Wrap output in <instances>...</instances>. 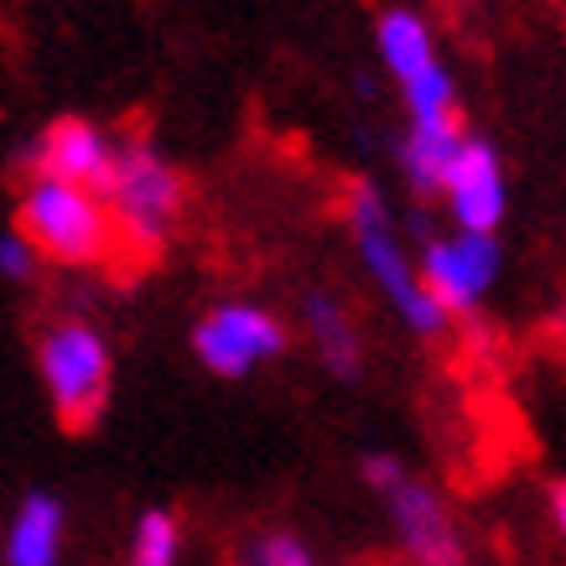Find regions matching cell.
Returning a JSON list of instances; mask_svg holds the SVG:
<instances>
[{
	"mask_svg": "<svg viewBox=\"0 0 566 566\" xmlns=\"http://www.w3.org/2000/svg\"><path fill=\"white\" fill-rule=\"evenodd\" d=\"M344 213H348V234H354V244H359L364 271L375 275V286L385 292V302L395 307V317L411 327V333H421V338H437V333L447 327V312H442V302L427 292L421 265H411V255L400 250V234H395V223H390L385 192H379L369 177L348 182Z\"/></svg>",
	"mask_w": 566,
	"mask_h": 566,
	"instance_id": "obj_1",
	"label": "cell"
},
{
	"mask_svg": "<svg viewBox=\"0 0 566 566\" xmlns=\"http://www.w3.org/2000/svg\"><path fill=\"white\" fill-rule=\"evenodd\" d=\"M17 229L36 244V255L57 260V265H94L109 255V244L120 234L99 192L57 182V177H27Z\"/></svg>",
	"mask_w": 566,
	"mask_h": 566,
	"instance_id": "obj_2",
	"label": "cell"
},
{
	"mask_svg": "<svg viewBox=\"0 0 566 566\" xmlns=\"http://www.w3.org/2000/svg\"><path fill=\"white\" fill-rule=\"evenodd\" d=\"M99 198L109 203L125 240L151 255V250H161V240L172 234L177 213H182V177L151 140L125 136L115 146V167H109V182Z\"/></svg>",
	"mask_w": 566,
	"mask_h": 566,
	"instance_id": "obj_3",
	"label": "cell"
},
{
	"mask_svg": "<svg viewBox=\"0 0 566 566\" xmlns=\"http://www.w3.org/2000/svg\"><path fill=\"white\" fill-rule=\"evenodd\" d=\"M48 400L69 431H88L109 406V344L88 323H57L36 344Z\"/></svg>",
	"mask_w": 566,
	"mask_h": 566,
	"instance_id": "obj_4",
	"label": "cell"
},
{
	"mask_svg": "<svg viewBox=\"0 0 566 566\" xmlns=\"http://www.w3.org/2000/svg\"><path fill=\"white\" fill-rule=\"evenodd\" d=\"M192 354L223 379H244L250 369L286 354V323L250 302H223L192 327Z\"/></svg>",
	"mask_w": 566,
	"mask_h": 566,
	"instance_id": "obj_5",
	"label": "cell"
},
{
	"mask_svg": "<svg viewBox=\"0 0 566 566\" xmlns=\"http://www.w3.org/2000/svg\"><path fill=\"white\" fill-rule=\"evenodd\" d=\"M421 281H427V292L442 302L447 317H468V312L479 307L489 286L499 281V240L494 234H452V240H427L421 244Z\"/></svg>",
	"mask_w": 566,
	"mask_h": 566,
	"instance_id": "obj_6",
	"label": "cell"
},
{
	"mask_svg": "<svg viewBox=\"0 0 566 566\" xmlns=\"http://www.w3.org/2000/svg\"><path fill=\"white\" fill-rule=\"evenodd\" d=\"M115 146L94 120H78V115H63L52 120L48 130H36L21 151V167L27 177H57V182H73V188H94L104 192L109 182V167H115Z\"/></svg>",
	"mask_w": 566,
	"mask_h": 566,
	"instance_id": "obj_7",
	"label": "cell"
},
{
	"mask_svg": "<svg viewBox=\"0 0 566 566\" xmlns=\"http://www.w3.org/2000/svg\"><path fill=\"white\" fill-rule=\"evenodd\" d=\"M447 208L463 234H494L504 223V208H510V188H504V167H499V151L489 140L468 136L463 156L452 161L447 172V188H442Z\"/></svg>",
	"mask_w": 566,
	"mask_h": 566,
	"instance_id": "obj_8",
	"label": "cell"
},
{
	"mask_svg": "<svg viewBox=\"0 0 566 566\" xmlns=\"http://www.w3.org/2000/svg\"><path fill=\"white\" fill-rule=\"evenodd\" d=\"M390 520H395V541L411 556V566H463V541L458 525L447 515V504L431 494L427 483H400L390 499Z\"/></svg>",
	"mask_w": 566,
	"mask_h": 566,
	"instance_id": "obj_9",
	"label": "cell"
},
{
	"mask_svg": "<svg viewBox=\"0 0 566 566\" xmlns=\"http://www.w3.org/2000/svg\"><path fill=\"white\" fill-rule=\"evenodd\" d=\"M468 146V130L463 120H411L406 136H400V177L411 182L416 198H431V192L447 188V172L452 161L463 156Z\"/></svg>",
	"mask_w": 566,
	"mask_h": 566,
	"instance_id": "obj_10",
	"label": "cell"
},
{
	"mask_svg": "<svg viewBox=\"0 0 566 566\" xmlns=\"http://www.w3.org/2000/svg\"><path fill=\"white\" fill-rule=\"evenodd\" d=\"M63 562V499L48 489L17 504V515L6 525V566H57Z\"/></svg>",
	"mask_w": 566,
	"mask_h": 566,
	"instance_id": "obj_11",
	"label": "cell"
},
{
	"mask_svg": "<svg viewBox=\"0 0 566 566\" xmlns=\"http://www.w3.org/2000/svg\"><path fill=\"white\" fill-rule=\"evenodd\" d=\"M375 42H379V63L395 73V84L406 88L411 78H421V73L437 69V42H431V27L416 11H406V6H395V11H385L375 27Z\"/></svg>",
	"mask_w": 566,
	"mask_h": 566,
	"instance_id": "obj_12",
	"label": "cell"
},
{
	"mask_svg": "<svg viewBox=\"0 0 566 566\" xmlns=\"http://www.w3.org/2000/svg\"><path fill=\"white\" fill-rule=\"evenodd\" d=\"M307 338H312V348H317V359L338 379L359 375V359H364L359 333H354V317H348V307L333 292L307 296Z\"/></svg>",
	"mask_w": 566,
	"mask_h": 566,
	"instance_id": "obj_13",
	"label": "cell"
},
{
	"mask_svg": "<svg viewBox=\"0 0 566 566\" xmlns=\"http://www.w3.org/2000/svg\"><path fill=\"white\" fill-rule=\"evenodd\" d=\"M182 556V531L172 510H146L130 535V566H177Z\"/></svg>",
	"mask_w": 566,
	"mask_h": 566,
	"instance_id": "obj_14",
	"label": "cell"
},
{
	"mask_svg": "<svg viewBox=\"0 0 566 566\" xmlns=\"http://www.w3.org/2000/svg\"><path fill=\"white\" fill-rule=\"evenodd\" d=\"M400 94H406L411 120H452V115H458V88H452V78H447L442 63H437L431 73H421V78H411Z\"/></svg>",
	"mask_w": 566,
	"mask_h": 566,
	"instance_id": "obj_15",
	"label": "cell"
},
{
	"mask_svg": "<svg viewBox=\"0 0 566 566\" xmlns=\"http://www.w3.org/2000/svg\"><path fill=\"white\" fill-rule=\"evenodd\" d=\"M244 566H312V551L296 535H265V541L250 546Z\"/></svg>",
	"mask_w": 566,
	"mask_h": 566,
	"instance_id": "obj_16",
	"label": "cell"
},
{
	"mask_svg": "<svg viewBox=\"0 0 566 566\" xmlns=\"http://www.w3.org/2000/svg\"><path fill=\"white\" fill-rule=\"evenodd\" d=\"M359 479L375 489V494L390 499L400 483H411V473H406V463L395 458V452H364L359 458Z\"/></svg>",
	"mask_w": 566,
	"mask_h": 566,
	"instance_id": "obj_17",
	"label": "cell"
},
{
	"mask_svg": "<svg viewBox=\"0 0 566 566\" xmlns=\"http://www.w3.org/2000/svg\"><path fill=\"white\" fill-rule=\"evenodd\" d=\"M36 244L21 234V229H6L0 234V275L6 281H32V271H36Z\"/></svg>",
	"mask_w": 566,
	"mask_h": 566,
	"instance_id": "obj_18",
	"label": "cell"
},
{
	"mask_svg": "<svg viewBox=\"0 0 566 566\" xmlns=\"http://www.w3.org/2000/svg\"><path fill=\"white\" fill-rule=\"evenodd\" d=\"M551 525H556V535H562V546H566V479L551 483Z\"/></svg>",
	"mask_w": 566,
	"mask_h": 566,
	"instance_id": "obj_19",
	"label": "cell"
}]
</instances>
